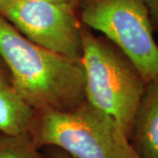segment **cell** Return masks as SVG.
I'll list each match as a JSON object with an SVG mask.
<instances>
[{
  "label": "cell",
  "instance_id": "6da1fadb",
  "mask_svg": "<svg viewBox=\"0 0 158 158\" xmlns=\"http://www.w3.org/2000/svg\"><path fill=\"white\" fill-rule=\"evenodd\" d=\"M0 56L11 85L35 111H64L85 101V69L31 41L0 14Z\"/></svg>",
  "mask_w": 158,
  "mask_h": 158
},
{
  "label": "cell",
  "instance_id": "7a4b0ae2",
  "mask_svg": "<svg viewBox=\"0 0 158 158\" xmlns=\"http://www.w3.org/2000/svg\"><path fill=\"white\" fill-rule=\"evenodd\" d=\"M27 133L37 148L54 146L75 158H138L121 126L86 100L64 111H35Z\"/></svg>",
  "mask_w": 158,
  "mask_h": 158
},
{
  "label": "cell",
  "instance_id": "3957f363",
  "mask_svg": "<svg viewBox=\"0 0 158 158\" xmlns=\"http://www.w3.org/2000/svg\"><path fill=\"white\" fill-rule=\"evenodd\" d=\"M85 100L112 116L129 139L147 84L135 64L105 36L84 26L82 32Z\"/></svg>",
  "mask_w": 158,
  "mask_h": 158
},
{
  "label": "cell",
  "instance_id": "277c9868",
  "mask_svg": "<svg viewBox=\"0 0 158 158\" xmlns=\"http://www.w3.org/2000/svg\"><path fill=\"white\" fill-rule=\"evenodd\" d=\"M78 9L83 24L117 46L146 84L158 82V46L144 0H79Z\"/></svg>",
  "mask_w": 158,
  "mask_h": 158
},
{
  "label": "cell",
  "instance_id": "5b68a950",
  "mask_svg": "<svg viewBox=\"0 0 158 158\" xmlns=\"http://www.w3.org/2000/svg\"><path fill=\"white\" fill-rule=\"evenodd\" d=\"M78 3L14 0L0 9V14L35 44L80 61L85 25Z\"/></svg>",
  "mask_w": 158,
  "mask_h": 158
},
{
  "label": "cell",
  "instance_id": "8992f818",
  "mask_svg": "<svg viewBox=\"0 0 158 158\" xmlns=\"http://www.w3.org/2000/svg\"><path fill=\"white\" fill-rule=\"evenodd\" d=\"M129 141L138 158H158V82L146 85Z\"/></svg>",
  "mask_w": 158,
  "mask_h": 158
},
{
  "label": "cell",
  "instance_id": "52a82bcc",
  "mask_svg": "<svg viewBox=\"0 0 158 158\" xmlns=\"http://www.w3.org/2000/svg\"><path fill=\"white\" fill-rule=\"evenodd\" d=\"M35 110L11 84H0V132L18 135L28 132Z\"/></svg>",
  "mask_w": 158,
  "mask_h": 158
},
{
  "label": "cell",
  "instance_id": "ba28073f",
  "mask_svg": "<svg viewBox=\"0 0 158 158\" xmlns=\"http://www.w3.org/2000/svg\"><path fill=\"white\" fill-rule=\"evenodd\" d=\"M0 158H43L28 133L0 135Z\"/></svg>",
  "mask_w": 158,
  "mask_h": 158
},
{
  "label": "cell",
  "instance_id": "9c48e42d",
  "mask_svg": "<svg viewBox=\"0 0 158 158\" xmlns=\"http://www.w3.org/2000/svg\"><path fill=\"white\" fill-rule=\"evenodd\" d=\"M148 9L153 31L158 32V0H144Z\"/></svg>",
  "mask_w": 158,
  "mask_h": 158
},
{
  "label": "cell",
  "instance_id": "30bf717a",
  "mask_svg": "<svg viewBox=\"0 0 158 158\" xmlns=\"http://www.w3.org/2000/svg\"><path fill=\"white\" fill-rule=\"evenodd\" d=\"M48 158H75L73 156H71L70 155H69L68 153H66L65 151H63L62 149L58 148L56 150L53 151L51 153L50 156Z\"/></svg>",
  "mask_w": 158,
  "mask_h": 158
},
{
  "label": "cell",
  "instance_id": "8fae6325",
  "mask_svg": "<svg viewBox=\"0 0 158 158\" xmlns=\"http://www.w3.org/2000/svg\"><path fill=\"white\" fill-rule=\"evenodd\" d=\"M27 1H45V2H73L78 3L79 0H27Z\"/></svg>",
  "mask_w": 158,
  "mask_h": 158
},
{
  "label": "cell",
  "instance_id": "7c38bea8",
  "mask_svg": "<svg viewBox=\"0 0 158 158\" xmlns=\"http://www.w3.org/2000/svg\"><path fill=\"white\" fill-rule=\"evenodd\" d=\"M14 0H0V9H2L4 6H7L8 4H10L11 2H13Z\"/></svg>",
  "mask_w": 158,
  "mask_h": 158
},
{
  "label": "cell",
  "instance_id": "4fadbf2b",
  "mask_svg": "<svg viewBox=\"0 0 158 158\" xmlns=\"http://www.w3.org/2000/svg\"><path fill=\"white\" fill-rule=\"evenodd\" d=\"M6 83H8V82L6 81V77H5V76L3 75V73L0 71V84H6Z\"/></svg>",
  "mask_w": 158,
  "mask_h": 158
}]
</instances>
